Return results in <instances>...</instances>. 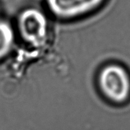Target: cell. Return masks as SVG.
<instances>
[{
    "label": "cell",
    "instance_id": "obj_2",
    "mask_svg": "<svg viewBox=\"0 0 130 130\" xmlns=\"http://www.w3.org/2000/svg\"><path fill=\"white\" fill-rule=\"evenodd\" d=\"M17 30L27 43L39 47L48 39L50 23L46 12L37 6L22 9L17 17Z\"/></svg>",
    "mask_w": 130,
    "mask_h": 130
},
{
    "label": "cell",
    "instance_id": "obj_4",
    "mask_svg": "<svg viewBox=\"0 0 130 130\" xmlns=\"http://www.w3.org/2000/svg\"><path fill=\"white\" fill-rule=\"evenodd\" d=\"M15 40L14 28L6 20L0 19V60L7 56Z\"/></svg>",
    "mask_w": 130,
    "mask_h": 130
},
{
    "label": "cell",
    "instance_id": "obj_3",
    "mask_svg": "<svg viewBox=\"0 0 130 130\" xmlns=\"http://www.w3.org/2000/svg\"><path fill=\"white\" fill-rule=\"evenodd\" d=\"M105 0H45L48 13L57 19L75 20L99 9Z\"/></svg>",
    "mask_w": 130,
    "mask_h": 130
},
{
    "label": "cell",
    "instance_id": "obj_1",
    "mask_svg": "<svg viewBox=\"0 0 130 130\" xmlns=\"http://www.w3.org/2000/svg\"><path fill=\"white\" fill-rule=\"evenodd\" d=\"M97 90L110 104L123 106L130 101V71L116 61H108L101 66L95 77Z\"/></svg>",
    "mask_w": 130,
    "mask_h": 130
}]
</instances>
